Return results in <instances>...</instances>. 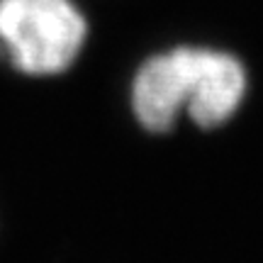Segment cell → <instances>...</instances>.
<instances>
[{
  "label": "cell",
  "instance_id": "obj_1",
  "mask_svg": "<svg viewBox=\"0 0 263 263\" xmlns=\"http://www.w3.org/2000/svg\"><path fill=\"white\" fill-rule=\"evenodd\" d=\"M246 85V68L234 54L176 47L139 66L129 103L137 122L154 134L173 129L183 110L200 129H215L241 107Z\"/></svg>",
  "mask_w": 263,
  "mask_h": 263
},
{
  "label": "cell",
  "instance_id": "obj_2",
  "mask_svg": "<svg viewBox=\"0 0 263 263\" xmlns=\"http://www.w3.org/2000/svg\"><path fill=\"white\" fill-rule=\"evenodd\" d=\"M85 37L88 22L71 0H0V49L20 73H64Z\"/></svg>",
  "mask_w": 263,
  "mask_h": 263
}]
</instances>
